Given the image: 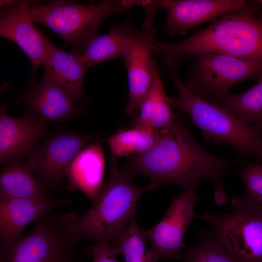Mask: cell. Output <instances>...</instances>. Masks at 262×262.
I'll return each mask as SVG.
<instances>
[{"label":"cell","instance_id":"obj_18","mask_svg":"<svg viewBox=\"0 0 262 262\" xmlns=\"http://www.w3.org/2000/svg\"><path fill=\"white\" fill-rule=\"evenodd\" d=\"M0 198L50 199L29 163L19 157L1 163Z\"/></svg>","mask_w":262,"mask_h":262},{"label":"cell","instance_id":"obj_15","mask_svg":"<svg viewBox=\"0 0 262 262\" xmlns=\"http://www.w3.org/2000/svg\"><path fill=\"white\" fill-rule=\"evenodd\" d=\"M68 197L37 200L19 198H0V241H11L22 236L24 228L51 212L58 206L69 205Z\"/></svg>","mask_w":262,"mask_h":262},{"label":"cell","instance_id":"obj_17","mask_svg":"<svg viewBox=\"0 0 262 262\" xmlns=\"http://www.w3.org/2000/svg\"><path fill=\"white\" fill-rule=\"evenodd\" d=\"M104 162L103 150L99 140L85 146L67 168L66 177L69 186L81 190L94 202L102 187Z\"/></svg>","mask_w":262,"mask_h":262},{"label":"cell","instance_id":"obj_21","mask_svg":"<svg viewBox=\"0 0 262 262\" xmlns=\"http://www.w3.org/2000/svg\"><path fill=\"white\" fill-rule=\"evenodd\" d=\"M256 83L238 94L228 93L207 100L262 133V73Z\"/></svg>","mask_w":262,"mask_h":262},{"label":"cell","instance_id":"obj_9","mask_svg":"<svg viewBox=\"0 0 262 262\" xmlns=\"http://www.w3.org/2000/svg\"><path fill=\"white\" fill-rule=\"evenodd\" d=\"M44 138L28 152L27 161L44 189L57 190L63 185L71 161L94 138L66 131H59Z\"/></svg>","mask_w":262,"mask_h":262},{"label":"cell","instance_id":"obj_13","mask_svg":"<svg viewBox=\"0 0 262 262\" xmlns=\"http://www.w3.org/2000/svg\"><path fill=\"white\" fill-rule=\"evenodd\" d=\"M78 101L45 70L41 81L37 84L31 82L16 103L24 104V116L46 124L61 122L75 115Z\"/></svg>","mask_w":262,"mask_h":262},{"label":"cell","instance_id":"obj_11","mask_svg":"<svg viewBox=\"0 0 262 262\" xmlns=\"http://www.w3.org/2000/svg\"><path fill=\"white\" fill-rule=\"evenodd\" d=\"M0 35L15 42L26 54L32 67V79L37 69L44 65L49 39L33 24L29 0L0 1Z\"/></svg>","mask_w":262,"mask_h":262},{"label":"cell","instance_id":"obj_24","mask_svg":"<svg viewBox=\"0 0 262 262\" xmlns=\"http://www.w3.org/2000/svg\"><path fill=\"white\" fill-rule=\"evenodd\" d=\"M141 229L134 215L124 231L114 241L113 248L116 255H123L125 262H151Z\"/></svg>","mask_w":262,"mask_h":262},{"label":"cell","instance_id":"obj_8","mask_svg":"<svg viewBox=\"0 0 262 262\" xmlns=\"http://www.w3.org/2000/svg\"><path fill=\"white\" fill-rule=\"evenodd\" d=\"M193 56L192 66L185 84L206 101L229 93L232 86L241 82L257 80L262 73V61L210 52Z\"/></svg>","mask_w":262,"mask_h":262},{"label":"cell","instance_id":"obj_12","mask_svg":"<svg viewBox=\"0 0 262 262\" xmlns=\"http://www.w3.org/2000/svg\"><path fill=\"white\" fill-rule=\"evenodd\" d=\"M155 34L152 27L143 25L136 28L122 57L129 87L125 109L127 115H134L138 112L151 87L156 62L150 43Z\"/></svg>","mask_w":262,"mask_h":262},{"label":"cell","instance_id":"obj_3","mask_svg":"<svg viewBox=\"0 0 262 262\" xmlns=\"http://www.w3.org/2000/svg\"><path fill=\"white\" fill-rule=\"evenodd\" d=\"M134 175L119 170L116 158H111L110 176L92 207L76 225L78 239L93 238L113 243L124 231L135 215V205L145 193L156 187L149 182L137 187L131 182Z\"/></svg>","mask_w":262,"mask_h":262},{"label":"cell","instance_id":"obj_19","mask_svg":"<svg viewBox=\"0 0 262 262\" xmlns=\"http://www.w3.org/2000/svg\"><path fill=\"white\" fill-rule=\"evenodd\" d=\"M136 28L129 21L113 27L107 33L97 35L75 53L88 69L101 62L123 57Z\"/></svg>","mask_w":262,"mask_h":262},{"label":"cell","instance_id":"obj_4","mask_svg":"<svg viewBox=\"0 0 262 262\" xmlns=\"http://www.w3.org/2000/svg\"><path fill=\"white\" fill-rule=\"evenodd\" d=\"M164 66L178 92L177 98L169 97L171 107L186 113L205 140L228 143L239 157L253 155L262 164V132L195 95L180 80L175 69Z\"/></svg>","mask_w":262,"mask_h":262},{"label":"cell","instance_id":"obj_7","mask_svg":"<svg viewBox=\"0 0 262 262\" xmlns=\"http://www.w3.org/2000/svg\"><path fill=\"white\" fill-rule=\"evenodd\" d=\"M231 203L232 212L198 217L211 223L216 240L240 261L262 262V205L238 196Z\"/></svg>","mask_w":262,"mask_h":262},{"label":"cell","instance_id":"obj_10","mask_svg":"<svg viewBox=\"0 0 262 262\" xmlns=\"http://www.w3.org/2000/svg\"><path fill=\"white\" fill-rule=\"evenodd\" d=\"M197 185L183 191L173 198L163 219L153 227L143 230L145 240L151 245L149 249L151 262L166 259H181V248L186 249L183 239L186 229L196 216L194 206L197 202Z\"/></svg>","mask_w":262,"mask_h":262},{"label":"cell","instance_id":"obj_1","mask_svg":"<svg viewBox=\"0 0 262 262\" xmlns=\"http://www.w3.org/2000/svg\"><path fill=\"white\" fill-rule=\"evenodd\" d=\"M231 160L216 157L196 141L185 123L177 115L164 129L157 143L148 151L130 160L127 170L148 177L157 188L173 183L188 189L206 179L213 184L214 200L223 205L227 198L222 183Z\"/></svg>","mask_w":262,"mask_h":262},{"label":"cell","instance_id":"obj_22","mask_svg":"<svg viewBox=\"0 0 262 262\" xmlns=\"http://www.w3.org/2000/svg\"><path fill=\"white\" fill-rule=\"evenodd\" d=\"M171 107L156 63L151 87L138 110V115L135 117L133 126L152 130L166 128L174 122L177 116Z\"/></svg>","mask_w":262,"mask_h":262},{"label":"cell","instance_id":"obj_5","mask_svg":"<svg viewBox=\"0 0 262 262\" xmlns=\"http://www.w3.org/2000/svg\"><path fill=\"white\" fill-rule=\"evenodd\" d=\"M78 218L73 211L45 214L25 236L0 241V262H76Z\"/></svg>","mask_w":262,"mask_h":262},{"label":"cell","instance_id":"obj_14","mask_svg":"<svg viewBox=\"0 0 262 262\" xmlns=\"http://www.w3.org/2000/svg\"><path fill=\"white\" fill-rule=\"evenodd\" d=\"M159 9L167 13L164 32L173 35H184L208 21L212 22L227 12L245 5L244 0H153Z\"/></svg>","mask_w":262,"mask_h":262},{"label":"cell","instance_id":"obj_26","mask_svg":"<svg viewBox=\"0 0 262 262\" xmlns=\"http://www.w3.org/2000/svg\"><path fill=\"white\" fill-rule=\"evenodd\" d=\"M246 191V197L262 205V164L250 163L238 171Z\"/></svg>","mask_w":262,"mask_h":262},{"label":"cell","instance_id":"obj_25","mask_svg":"<svg viewBox=\"0 0 262 262\" xmlns=\"http://www.w3.org/2000/svg\"><path fill=\"white\" fill-rule=\"evenodd\" d=\"M198 234L197 245L182 252L183 262H242L219 244L211 230H200Z\"/></svg>","mask_w":262,"mask_h":262},{"label":"cell","instance_id":"obj_16","mask_svg":"<svg viewBox=\"0 0 262 262\" xmlns=\"http://www.w3.org/2000/svg\"><path fill=\"white\" fill-rule=\"evenodd\" d=\"M0 109V162L26 155L40 138L46 137L49 128L46 124L24 116L13 117Z\"/></svg>","mask_w":262,"mask_h":262},{"label":"cell","instance_id":"obj_23","mask_svg":"<svg viewBox=\"0 0 262 262\" xmlns=\"http://www.w3.org/2000/svg\"><path fill=\"white\" fill-rule=\"evenodd\" d=\"M163 131L133 126L117 131L107 139L111 158L133 156L148 151L158 141Z\"/></svg>","mask_w":262,"mask_h":262},{"label":"cell","instance_id":"obj_6","mask_svg":"<svg viewBox=\"0 0 262 262\" xmlns=\"http://www.w3.org/2000/svg\"><path fill=\"white\" fill-rule=\"evenodd\" d=\"M132 6L131 0H103L83 5L73 1L57 0L33 3L30 9L33 23L40 24L58 34L72 52L81 50L98 35L99 27L110 16Z\"/></svg>","mask_w":262,"mask_h":262},{"label":"cell","instance_id":"obj_2","mask_svg":"<svg viewBox=\"0 0 262 262\" xmlns=\"http://www.w3.org/2000/svg\"><path fill=\"white\" fill-rule=\"evenodd\" d=\"M257 1H246L185 39L173 42L153 37V53L163 56V63L176 70L187 55L202 52L262 61V14Z\"/></svg>","mask_w":262,"mask_h":262},{"label":"cell","instance_id":"obj_20","mask_svg":"<svg viewBox=\"0 0 262 262\" xmlns=\"http://www.w3.org/2000/svg\"><path fill=\"white\" fill-rule=\"evenodd\" d=\"M47 71L78 100L85 97L83 85L87 69L73 52L69 53L49 40L44 64Z\"/></svg>","mask_w":262,"mask_h":262}]
</instances>
